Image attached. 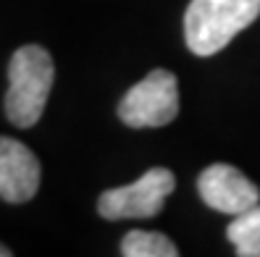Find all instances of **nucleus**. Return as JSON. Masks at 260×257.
Masks as SVG:
<instances>
[{
	"label": "nucleus",
	"instance_id": "obj_5",
	"mask_svg": "<svg viewBox=\"0 0 260 257\" xmlns=\"http://www.w3.org/2000/svg\"><path fill=\"white\" fill-rule=\"evenodd\" d=\"M197 192L208 207L226 215H239L260 202V189L239 168L226 163H213L197 178Z\"/></svg>",
	"mask_w": 260,
	"mask_h": 257
},
{
	"label": "nucleus",
	"instance_id": "obj_7",
	"mask_svg": "<svg viewBox=\"0 0 260 257\" xmlns=\"http://www.w3.org/2000/svg\"><path fill=\"white\" fill-rule=\"evenodd\" d=\"M226 236L239 257H260V202L239 215H232Z\"/></svg>",
	"mask_w": 260,
	"mask_h": 257
},
{
	"label": "nucleus",
	"instance_id": "obj_8",
	"mask_svg": "<svg viewBox=\"0 0 260 257\" xmlns=\"http://www.w3.org/2000/svg\"><path fill=\"white\" fill-rule=\"evenodd\" d=\"M124 257H176L179 249L168 236L158 231H129L121 241Z\"/></svg>",
	"mask_w": 260,
	"mask_h": 257
},
{
	"label": "nucleus",
	"instance_id": "obj_2",
	"mask_svg": "<svg viewBox=\"0 0 260 257\" xmlns=\"http://www.w3.org/2000/svg\"><path fill=\"white\" fill-rule=\"evenodd\" d=\"M257 16L260 0H192L184 16L187 48L200 58L216 55Z\"/></svg>",
	"mask_w": 260,
	"mask_h": 257
},
{
	"label": "nucleus",
	"instance_id": "obj_9",
	"mask_svg": "<svg viewBox=\"0 0 260 257\" xmlns=\"http://www.w3.org/2000/svg\"><path fill=\"white\" fill-rule=\"evenodd\" d=\"M0 257H11V249H8V247H3V244H0Z\"/></svg>",
	"mask_w": 260,
	"mask_h": 257
},
{
	"label": "nucleus",
	"instance_id": "obj_6",
	"mask_svg": "<svg viewBox=\"0 0 260 257\" xmlns=\"http://www.w3.org/2000/svg\"><path fill=\"white\" fill-rule=\"evenodd\" d=\"M40 160L24 142L0 137V197L11 205L29 202L40 189Z\"/></svg>",
	"mask_w": 260,
	"mask_h": 257
},
{
	"label": "nucleus",
	"instance_id": "obj_3",
	"mask_svg": "<svg viewBox=\"0 0 260 257\" xmlns=\"http://www.w3.org/2000/svg\"><path fill=\"white\" fill-rule=\"evenodd\" d=\"M176 116H179V87L176 77L166 68L150 71L118 102V118L132 129L166 126Z\"/></svg>",
	"mask_w": 260,
	"mask_h": 257
},
{
	"label": "nucleus",
	"instance_id": "obj_4",
	"mask_svg": "<svg viewBox=\"0 0 260 257\" xmlns=\"http://www.w3.org/2000/svg\"><path fill=\"white\" fill-rule=\"evenodd\" d=\"M176 189V176L168 168H150L137 181L118 189H108L98 200V213L108 221L152 218L163 210L166 197Z\"/></svg>",
	"mask_w": 260,
	"mask_h": 257
},
{
	"label": "nucleus",
	"instance_id": "obj_1",
	"mask_svg": "<svg viewBox=\"0 0 260 257\" xmlns=\"http://www.w3.org/2000/svg\"><path fill=\"white\" fill-rule=\"evenodd\" d=\"M53 79H55L53 55L40 45H24L11 55L6 116L13 126L29 129L42 118L53 89Z\"/></svg>",
	"mask_w": 260,
	"mask_h": 257
}]
</instances>
